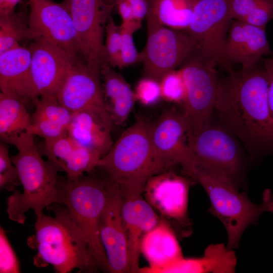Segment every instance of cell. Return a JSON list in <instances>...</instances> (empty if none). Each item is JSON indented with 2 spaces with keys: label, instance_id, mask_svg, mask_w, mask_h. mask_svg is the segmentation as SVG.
I'll return each mask as SVG.
<instances>
[{
  "label": "cell",
  "instance_id": "1",
  "mask_svg": "<svg viewBox=\"0 0 273 273\" xmlns=\"http://www.w3.org/2000/svg\"><path fill=\"white\" fill-rule=\"evenodd\" d=\"M224 126L253 153L273 149V118L265 70L255 67L218 81L215 108Z\"/></svg>",
  "mask_w": 273,
  "mask_h": 273
},
{
  "label": "cell",
  "instance_id": "2",
  "mask_svg": "<svg viewBox=\"0 0 273 273\" xmlns=\"http://www.w3.org/2000/svg\"><path fill=\"white\" fill-rule=\"evenodd\" d=\"M54 216L44 213L36 217L34 234L27 240L37 251L34 264L45 267L51 264L57 273L96 272L100 269L92 255L86 236L67 208L54 203L47 208Z\"/></svg>",
  "mask_w": 273,
  "mask_h": 273
},
{
  "label": "cell",
  "instance_id": "3",
  "mask_svg": "<svg viewBox=\"0 0 273 273\" xmlns=\"http://www.w3.org/2000/svg\"><path fill=\"white\" fill-rule=\"evenodd\" d=\"M34 136L26 132L6 143L18 150L11 158L22 186V192L15 190L8 197L7 212L11 220L20 224L24 223L28 210H32L37 217L44 208L58 203V172L61 170L57 165L42 158Z\"/></svg>",
  "mask_w": 273,
  "mask_h": 273
},
{
  "label": "cell",
  "instance_id": "4",
  "mask_svg": "<svg viewBox=\"0 0 273 273\" xmlns=\"http://www.w3.org/2000/svg\"><path fill=\"white\" fill-rule=\"evenodd\" d=\"M108 178L95 169L75 178L58 177V203L66 206L87 239L101 270L111 272L100 236V222L108 195Z\"/></svg>",
  "mask_w": 273,
  "mask_h": 273
},
{
  "label": "cell",
  "instance_id": "5",
  "mask_svg": "<svg viewBox=\"0 0 273 273\" xmlns=\"http://www.w3.org/2000/svg\"><path fill=\"white\" fill-rule=\"evenodd\" d=\"M151 124L139 117L98 163L96 168L120 188L143 193L147 181L154 175Z\"/></svg>",
  "mask_w": 273,
  "mask_h": 273
},
{
  "label": "cell",
  "instance_id": "6",
  "mask_svg": "<svg viewBox=\"0 0 273 273\" xmlns=\"http://www.w3.org/2000/svg\"><path fill=\"white\" fill-rule=\"evenodd\" d=\"M191 177L198 182L210 200L208 211L223 224L228 235L226 247L237 249L246 229L257 223L264 212L273 213V194L269 189L263 193L262 203L251 201L246 192L241 193L233 184L195 169Z\"/></svg>",
  "mask_w": 273,
  "mask_h": 273
},
{
  "label": "cell",
  "instance_id": "7",
  "mask_svg": "<svg viewBox=\"0 0 273 273\" xmlns=\"http://www.w3.org/2000/svg\"><path fill=\"white\" fill-rule=\"evenodd\" d=\"M235 136L225 126L210 123L189 140L194 164L193 172L200 170L238 189L241 187L244 162Z\"/></svg>",
  "mask_w": 273,
  "mask_h": 273
},
{
  "label": "cell",
  "instance_id": "8",
  "mask_svg": "<svg viewBox=\"0 0 273 273\" xmlns=\"http://www.w3.org/2000/svg\"><path fill=\"white\" fill-rule=\"evenodd\" d=\"M216 66L194 51L179 68L186 87L183 113L188 127V141L210 123L219 81Z\"/></svg>",
  "mask_w": 273,
  "mask_h": 273
},
{
  "label": "cell",
  "instance_id": "9",
  "mask_svg": "<svg viewBox=\"0 0 273 273\" xmlns=\"http://www.w3.org/2000/svg\"><path fill=\"white\" fill-rule=\"evenodd\" d=\"M232 0H197L186 30L191 37L195 51L228 73L232 65L224 59L223 49L231 22Z\"/></svg>",
  "mask_w": 273,
  "mask_h": 273
},
{
  "label": "cell",
  "instance_id": "10",
  "mask_svg": "<svg viewBox=\"0 0 273 273\" xmlns=\"http://www.w3.org/2000/svg\"><path fill=\"white\" fill-rule=\"evenodd\" d=\"M150 141L154 175L179 165L184 173L190 177L194 164L183 112L174 108L163 112L152 123Z\"/></svg>",
  "mask_w": 273,
  "mask_h": 273
},
{
  "label": "cell",
  "instance_id": "11",
  "mask_svg": "<svg viewBox=\"0 0 273 273\" xmlns=\"http://www.w3.org/2000/svg\"><path fill=\"white\" fill-rule=\"evenodd\" d=\"M147 39L140 61L145 76L158 81L180 68L195 51L194 42L185 30L148 23Z\"/></svg>",
  "mask_w": 273,
  "mask_h": 273
},
{
  "label": "cell",
  "instance_id": "12",
  "mask_svg": "<svg viewBox=\"0 0 273 273\" xmlns=\"http://www.w3.org/2000/svg\"><path fill=\"white\" fill-rule=\"evenodd\" d=\"M69 8L79 38L83 60L102 69L105 26L114 7L102 0H64Z\"/></svg>",
  "mask_w": 273,
  "mask_h": 273
},
{
  "label": "cell",
  "instance_id": "13",
  "mask_svg": "<svg viewBox=\"0 0 273 273\" xmlns=\"http://www.w3.org/2000/svg\"><path fill=\"white\" fill-rule=\"evenodd\" d=\"M29 26L38 36L56 44L70 55L82 58L81 49L66 3L53 0L28 1Z\"/></svg>",
  "mask_w": 273,
  "mask_h": 273
},
{
  "label": "cell",
  "instance_id": "14",
  "mask_svg": "<svg viewBox=\"0 0 273 273\" xmlns=\"http://www.w3.org/2000/svg\"><path fill=\"white\" fill-rule=\"evenodd\" d=\"M101 70L83 59L76 62L56 95L58 101L73 113L90 110L111 119L106 107Z\"/></svg>",
  "mask_w": 273,
  "mask_h": 273
},
{
  "label": "cell",
  "instance_id": "15",
  "mask_svg": "<svg viewBox=\"0 0 273 273\" xmlns=\"http://www.w3.org/2000/svg\"><path fill=\"white\" fill-rule=\"evenodd\" d=\"M191 186L187 177L168 170L151 176L143 194L155 210L185 231L191 225L188 216Z\"/></svg>",
  "mask_w": 273,
  "mask_h": 273
},
{
  "label": "cell",
  "instance_id": "16",
  "mask_svg": "<svg viewBox=\"0 0 273 273\" xmlns=\"http://www.w3.org/2000/svg\"><path fill=\"white\" fill-rule=\"evenodd\" d=\"M108 178V195L100 222V236L111 272H131L127 238L121 213L120 187Z\"/></svg>",
  "mask_w": 273,
  "mask_h": 273
},
{
  "label": "cell",
  "instance_id": "17",
  "mask_svg": "<svg viewBox=\"0 0 273 273\" xmlns=\"http://www.w3.org/2000/svg\"><path fill=\"white\" fill-rule=\"evenodd\" d=\"M28 48L31 54L32 80L38 97L56 96L73 65L83 59L70 55L41 37L33 40Z\"/></svg>",
  "mask_w": 273,
  "mask_h": 273
},
{
  "label": "cell",
  "instance_id": "18",
  "mask_svg": "<svg viewBox=\"0 0 273 273\" xmlns=\"http://www.w3.org/2000/svg\"><path fill=\"white\" fill-rule=\"evenodd\" d=\"M272 54L265 29L232 20L223 49V57L229 63L251 69L261 62L264 56Z\"/></svg>",
  "mask_w": 273,
  "mask_h": 273
},
{
  "label": "cell",
  "instance_id": "19",
  "mask_svg": "<svg viewBox=\"0 0 273 273\" xmlns=\"http://www.w3.org/2000/svg\"><path fill=\"white\" fill-rule=\"evenodd\" d=\"M121 213L126 233L131 272H139L140 246L144 235L155 227L160 218L144 198L143 193L120 188Z\"/></svg>",
  "mask_w": 273,
  "mask_h": 273
},
{
  "label": "cell",
  "instance_id": "20",
  "mask_svg": "<svg viewBox=\"0 0 273 273\" xmlns=\"http://www.w3.org/2000/svg\"><path fill=\"white\" fill-rule=\"evenodd\" d=\"M39 151L71 179L94 170L102 158L98 153L78 144L68 133L44 140Z\"/></svg>",
  "mask_w": 273,
  "mask_h": 273
},
{
  "label": "cell",
  "instance_id": "21",
  "mask_svg": "<svg viewBox=\"0 0 273 273\" xmlns=\"http://www.w3.org/2000/svg\"><path fill=\"white\" fill-rule=\"evenodd\" d=\"M31 60L28 47L20 44L0 54L1 92L26 104L38 97L32 80Z\"/></svg>",
  "mask_w": 273,
  "mask_h": 273
},
{
  "label": "cell",
  "instance_id": "22",
  "mask_svg": "<svg viewBox=\"0 0 273 273\" xmlns=\"http://www.w3.org/2000/svg\"><path fill=\"white\" fill-rule=\"evenodd\" d=\"M112 120L90 110L73 112L68 127L69 136L78 144L103 157L114 142L111 136Z\"/></svg>",
  "mask_w": 273,
  "mask_h": 273
},
{
  "label": "cell",
  "instance_id": "23",
  "mask_svg": "<svg viewBox=\"0 0 273 273\" xmlns=\"http://www.w3.org/2000/svg\"><path fill=\"white\" fill-rule=\"evenodd\" d=\"M140 250L149 263V266L140 268L141 273H154L183 257L175 232L164 219L144 235Z\"/></svg>",
  "mask_w": 273,
  "mask_h": 273
},
{
  "label": "cell",
  "instance_id": "24",
  "mask_svg": "<svg viewBox=\"0 0 273 273\" xmlns=\"http://www.w3.org/2000/svg\"><path fill=\"white\" fill-rule=\"evenodd\" d=\"M101 73L106 109L113 124L121 125L127 120L136 101L134 92L109 64L103 66Z\"/></svg>",
  "mask_w": 273,
  "mask_h": 273
},
{
  "label": "cell",
  "instance_id": "25",
  "mask_svg": "<svg viewBox=\"0 0 273 273\" xmlns=\"http://www.w3.org/2000/svg\"><path fill=\"white\" fill-rule=\"evenodd\" d=\"M31 125L26 103L13 95L0 93V138L9 140L28 132Z\"/></svg>",
  "mask_w": 273,
  "mask_h": 273
},
{
  "label": "cell",
  "instance_id": "26",
  "mask_svg": "<svg viewBox=\"0 0 273 273\" xmlns=\"http://www.w3.org/2000/svg\"><path fill=\"white\" fill-rule=\"evenodd\" d=\"M197 0H153L147 22L173 29L186 30L189 27Z\"/></svg>",
  "mask_w": 273,
  "mask_h": 273
},
{
  "label": "cell",
  "instance_id": "27",
  "mask_svg": "<svg viewBox=\"0 0 273 273\" xmlns=\"http://www.w3.org/2000/svg\"><path fill=\"white\" fill-rule=\"evenodd\" d=\"M28 16L24 11H14L0 16V54L38 36L31 29Z\"/></svg>",
  "mask_w": 273,
  "mask_h": 273
},
{
  "label": "cell",
  "instance_id": "28",
  "mask_svg": "<svg viewBox=\"0 0 273 273\" xmlns=\"http://www.w3.org/2000/svg\"><path fill=\"white\" fill-rule=\"evenodd\" d=\"M233 20L265 29L273 20V0H232Z\"/></svg>",
  "mask_w": 273,
  "mask_h": 273
},
{
  "label": "cell",
  "instance_id": "29",
  "mask_svg": "<svg viewBox=\"0 0 273 273\" xmlns=\"http://www.w3.org/2000/svg\"><path fill=\"white\" fill-rule=\"evenodd\" d=\"M35 110L31 121L44 120L67 128L73 112L62 105L55 96H42L33 101Z\"/></svg>",
  "mask_w": 273,
  "mask_h": 273
},
{
  "label": "cell",
  "instance_id": "30",
  "mask_svg": "<svg viewBox=\"0 0 273 273\" xmlns=\"http://www.w3.org/2000/svg\"><path fill=\"white\" fill-rule=\"evenodd\" d=\"M105 36L104 57L105 62L112 67L123 68L120 55L121 28L115 23L112 15L109 17L105 26Z\"/></svg>",
  "mask_w": 273,
  "mask_h": 273
},
{
  "label": "cell",
  "instance_id": "31",
  "mask_svg": "<svg viewBox=\"0 0 273 273\" xmlns=\"http://www.w3.org/2000/svg\"><path fill=\"white\" fill-rule=\"evenodd\" d=\"M159 82L162 99L183 105L186 98V87L179 68L165 74Z\"/></svg>",
  "mask_w": 273,
  "mask_h": 273
},
{
  "label": "cell",
  "instance_id": "32",
  "mask_svg": "<svg viewBox=\"0 0 273 273\" xmlns=\"http://www.w3.org/2000/svg\"><path fill=\"white\" fill-rule=\"evenodd\" d=\"M8 144H0V189L14 192L21 185L18 170L9 155Z\"/></svg>",
  "mask_w": 273,
  "mask_h": 273
},
{
  "label": "cell",
  "instance_id": "33",
  "mask_svg": "<svg viewBox=\"0 0 273 273\" xmlns=\"http://www.w3.org/2000/svg\"><path fill=\"white\" fill-rule=\"evenodd\" d=\"M134 92L136 100L144 106L154 105L162 99L159 81L150 77L141 78Z\"/></svg>",
  "mask_w": 273,
  "mask_h": 273
},
{
  "label": "cell",
  "instance_id": "34",
  "mask_svg": "<svg viewBox=\"0 0 273 273\" xmlns=\"http://www.w3.org/2000/svg\"><path fill=\"white\" fill-rule=\"evenodd\" d=\"M0 272H20L19 260L2 226L0 228Z\"/></svg>",
  "mask_w": 273,
  "mask_h": 273
},
{
  "label": "cell",
  "instance_id": "35",
  "mask_svg": "<svg viewBox=\"0 0 273 273\" xmlns=\"http://www.w3.org/2000/svg\"><path fill=\"white\" fill-rule=\"evenodd\" d=\"M28 132L44 140L55 139L68 133L67 127L44 120L31 121V127Z\"/></svg>",
  "mask_w": 273,
  "mask_h": 273
},
{
  "label": "cell",
  "instance_id": "36",
  "mask_svg": "<svg viewBox=\"0 0 273 273\" xmlns=\"http://www.w3.org/2000/svg\"><path fill=\"white\" fill-rule=\"evenodd\" d=\"M121 31L122 40L120 55L122 65L124 67L139 61L140 53L138 52L134 45L132 36L133 33L121 28Z\"/></svg>",
  "mask_w": 273,
  "mask_h": 273
},
{
  "label": "cell",
  "instance_id": "37",
  "mask_svg": "<svg viewBox=\"0 0 273 273\" xmlns=\"http://www.w3.org/2000/svg\"><path fill=\"white\" fill-rule=\"evenodd\" d=\"M131 5L134 19L142 22L146 18L153 0H126Z\"/></svg>",
  "mask_w": 273,
  "mask_h": 273
},
{
  "label": "cell",
  "instance_id": "38",
  "mask_svg": "<svg viewBox=\"0 0 273 273\" xmlns=\"http://www.w3.org/2000/svg\"><path fill=\"white\" fill-rule=\"evenodd\" d=\"M268 83V100L271 115L273 118V58L263 59Z\"/></svg>",
  "mask_w": 273,
  "mask_h": 273
},
{
  "label": "cell",
  "instance_id": "39",
  "mask_svg": "<svg viewBox=\"0 0 273 273\" xmlns=\"http://www.w3.org/2000/svg\"><path fill=\"white\" fill-rule=\"evenodd\" d=\"M116 6L117 7L119 14L123 23L135 20L134 19L132 8L126 0H119Z\"/></svg>",
  "mask_w": 273,
  "mask_h": 273
},
{
  "label": "cell",
  "instance_id": "40",
  "mask_svg": "<svg viewBox=\"0 0 273 273\" xmlns=\"http://www.w3.org/2000/svg\"><path fill=\"white\" fill-rule=\"evenodd\" d=\"M22 0H0V16L15 11L17 5Z\"/></svg>",
  "mask_w": 273,
  "mask_h": 273
},
{
  "label": "cell",
  "instance_id": "41",
  "mask_svg": "<svg viewBox=\"0 0 273 273\" xmlns=\"http://www.w3.org/2000/svg\"><path fill=\"white\" fill-rule=\"evenodd\" d=\"M106 4L115 7L119 0H102Z\"/></svg>",
  "mask_w": 273,
  "mask_h": 273
},
{
  "label": "cell",
  "instance_id": "42",
  "mask_svg": "<svg viewBox=\"0 0 273 273\" xmlns=\"http://www.w3.org/2000/svg\"><path fill=\"white\" fill-rule=\"evenodd\" d=\"M271 58H273V54L271 55Z\"/></svg>",
  "mask_w": 273,
  "mask_h": 273
},
{
  "label": "cell",
  "instance_id": "43",
  "mask_svg": "<svg viewBox=\"0 0 273 273\" xmlns=\"http://www.w3.org/2000/svg\"><path fill=\"white\" fill-rule=\"evenodd\" d=\"M33 1V0H29L28 1Z\"/></svg>",
  "mask_w": 273,
  "mask_h": 273
}]
</instances>
